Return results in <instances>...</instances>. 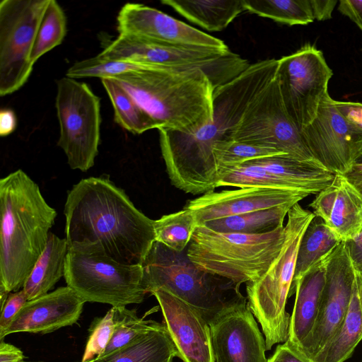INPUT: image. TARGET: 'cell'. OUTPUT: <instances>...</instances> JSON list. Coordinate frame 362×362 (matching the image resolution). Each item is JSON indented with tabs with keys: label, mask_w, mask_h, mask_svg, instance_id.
<instances>
[{
	"label": "cell",
	"mask_w": 362,
	"mask_h": 362,
	"mask_svg": "<svg viewBox=\"0 0 362 362\" xmlns=\"http://www.w3.org/2000/svg\"><path fill=\"white\" fill-rule=\"evenodd\" d=\"M278 59L250 64L228 83L216 88L213 119L194 134L158 129L162 156L170 182L194 195L216 188L219 180L214 146L232 140L249 103L274 78Z\"/></svg>",
	"instance_id": "cell-1"
},
{
	"label": "cell",
	"mask_w": 362,
	"mask_h": 362,
	"mask_svg": "<svg viewBox=\"0 0 362 362\" xmlns=\"http://www.w3.org/2000/svg\"><path fill=\"white\" fill-rule=\"evenodd\" d=\"M64 214L68 250L142 264L156 241L154 220L107 176L84 178L74 185L67 192Z\"/></svg>",
	"instance_id": "cell-2"
},
{
	"label": "cell",
	"mask_w": 362,
	"mask_h": 362,
	"mask_svg": "<svg viewBox=\"0 0 362 362\" xmlns=\"http://www.w3.org/2000/svg\"><path fill=\"white\" fill-rule=\"evenodd\" d=\"M0 289L23 288L44 251L57 213L19 169L0 180Z\"/></svg>",
	"instance_id": "cell-3"
},
{
	"label": "cell",
	"mask_w": 362,
	"mask_h": 362,
	"mask_svg": "<svg viewBox=\"0 0 362 362\" xmlns=\"http://www.w3.org/2000/svg\"><path fill=\"white\" fill-rule=\"evenodd\" d=\"M110 78L153 118L158 129L194 134L213 119L215 89L200 69L149 66Z\"/></svg>",
	"instance_id": "cell-4"
},
{
	"label": "cell",
	"mask_w": 362,
	"mask_h": 362,
	"mask_svg": "<svg viewBox=\"0 0 362 362\" xmlns=\"http://www.w3.org/2000/svg\"><path fill=\"white\" fill-rule=\"evenodd\" d=\"M147 293L163 289L196 309L210 325L246 298L240 284L197 268L187 249L176 252L155 241L142 264Z\"/></svg>",
	"instance_id": "cell-5"
},
{
	"label": "cell",
	"mask_w": 362,
	"mask_h": 362,
	"mask_svg": "<svg viewBox=\"0 0 362 362\" xmlns=\"http://www.w3.org/2000/svg\"><path fill=\"white\" fill-rule=\"evenodd\" d=\"M285 238L284 226L260 234L222 233L199 226L187 255L199 269L240 285L257 281L267 271Z\"/></svg>",
	"instance_id": "cell-6"
},
{
	"label": "cell",
	"mask_w": 362,
	"mask_h": 362,
	"mask_svg": "<svg viewBox=\"0 0 362 362\" xmlns=\"http://www.w3.org/2000/svg\"><path fill=\"white\" fill-rule=\"evenodd\" d=\"M287 216L286 238L281 252L259 279L246 286L247 304L261 325L267 351L288 339L291 315L286 310V305L298 250L303 233L315 216L298 203L290 209Z\"/></svg>",
	"instance_id": "cell-7"
},
{
	"label": "cell",
	"mask_w": 362,
	"mask_h": 362,
	"mask_svg": "<svg viewBox=\"0 0 362 362\" xmlns=\"http://www.w3.org/2000/svg\"><path fill=\"white\" fill-rule=\"evenodd\" d=\"M64 277L86 302L126 306L142 303L147 294L142 264H122L96 252L68 250Z\"/></svg>",
	"instance_id": "cell-8"
},
{
	"label": "cell",
	"mask_w": 362,
	"mask_h": 362,
	"mask_svg": "<svg viewBox=\"0 0 362 362\" xmlns=\"http://www.w3.org/2000/svg\"><path fill=\"white\" fill-rule=\"evenodd\" d=\"M55 107L59 124L57 146L73 170L94 165L100 140V98L89 86L67 76L57 81Z\"/></svg>",
	"instance_id": "cell-9"
},
{
	"label": "cell",
	"mask_w": 362,
	"mask_h": 362,
	"mask_svg": "<svg viewBox=\"0 0 362 362\" xmlns=\"http://www.w3.org/2000/svg\"><path fill=\"white\" fill-rule=\"evenodd\" d=\"M112 54L117 59L144 65L200 69L214 89L232 81L250 65L230 49L170 47L129 36H119L115 40Z\"/></svg>",
	"instance_id": "cell-10"
},
{
	"label": "cell",
	"mask_w": 362,
	"mask_h": 362,
	"mask_svg": "<svg viewBox=\"0 0 362 362\" xmlns=\"http://www.w3.org/2000/svg\"><path fill=\"white\" fill-rule=\"evenodd\" d=\"M49 0L0 2V95L18 90L33 69L30 55Z\"/></svg>",
	"instance_id": "cell-11"
},
{
	"label": "cell",
	"mask_w": 362,
	"mask_h": 362,
	"mask_svg": "<svg viewBox=\"0 0 362 362\" xmlns=\"http://www.w3.org/2000/svg\"><path fill=\"white\" fill-rule=\"evenodd\" d=\"M332 76L323 53L310 44L278 59L275 78L285 110L300 132L315 119Z\"/></svg>",
	"instance_id": "cell-12"
},
{
	"label": "cell",
	"mask_w": 362,
	"mask_h": 362,
	"mask_svg": "<svg viewBox=\"0 0 362 362\" xmlns=\"http://www.w3.org/2000/svg\"><path fill=\"white\" fill-rule=\"evenodd\" d=\"M232 140L273 148L295 158L319 164L288 117L275 76L249 103Z\"/></svg>",
	"instance_id": "cell-13"
},
{
	"label": "cell",
	"mask_w": 362,
	"mask_h": 362,
	"mask_svg": "<svg viewBox=\"0 0 362 362\" xmlns=\"http://www.w3.org/2000/svg\"><path fill=\"white\" fill-rule=\"evenodd\" d=\"M300 133L314 159L334 174L346 172L362 148V129L338 110L329 93L313 121Z\"/></svg>",
	"instance_id": "cell-14"
},
{
	"label": "cell",
	"mask_w": 362,
	"mask_h": 362,
	"mask_svg": "<svg viewBox=\"0 0 362 362\" xmlns=\"http://www.w3.org/2000/svg\"><path fill=\"white\" fill-rule=\"evenodd\" d=\"M356 270L344 242L329 255L322 298L315 327L298 353L312 360L333 338L340 327L350 303Z\"/></svg>",
	"instance_id": "cell-15"
},
{
	"label": "cell",
	"mask_w": 362,
	"mask_h": 362,
	"mask_svg": "<svg viewBox=\"0 0 362 362\" xmlns=\"http://www.w3.org/2000/svg\"><path fill=\"white\" fill-rule=\"evenodd\" d=\"M119 35L161 45L228 50L223 41L150 6L127 3L117 16Z\"/></svg>",
	"instance_id": "cell-16"
},
{
	"label": "cell",
	"mask_w": 362,
	"mask_h": 362,
	"mask_svg": "<svg viewBox=\"0 0 362 362\" xmlns=\"http://www.w3.org/2000/svg\"><path fill=\"white\" fill-rule=\"evenodd\" d=\"M254 317L247 302L209 325L215 362H267L265 339Z\"/></svg>",
	"instance_id": "cell-17"
},
{
	"label": "cell",
	"mask_w": 362,
	"mask_h": 362,
	"mask_svg": "<svg viewBox=\"0 0 362 362\" xmlns=\"http://www.w3.org/2000/svg\"><path fill=\"white\" fill-rule=\"evenodd\" d=\"M308 195L302 192L262 187L211 190L188 201L185 208L192 211L199 226L211 220L281 205H295Z\"/></svg>",
	"instance_id": "cell-18"
},
{
	"label": "cell",
	"mask_w": 362,
	"mask_h": 362,
	"mask_svg": "<svg viewBox=\"0 0 362 362\" xmlns=\"http://www.w3.org/2000/svg\"><path fill=\"white\" fill-rule=\"evenodd\" d=\"M150 294L158 302L177 357L183 362H215L210 326L201 314L165 290Z\"/></svg>",
	"instance_id": "cell-19"
},
{
	"label": "cell",
	"mask_w": 362,
	"mask_h": 362,
	"mask_svg": "<svg viewBox=\"0 0 362 362\" xmlns=\"http://www.w3.org/2000/svg\"><path fill=\"white\" fill-rule=\"evenodd\" d=\"M85 303L68 286L28 300L0 337V341L13 333L45 334L73 325L80 318Z\"/></svg>",
	"instance_id": "cell-20"
},
{
	"label": "cell",
	"mask_w": 362,
	"mask_h": 362,
	"mask_svg": "<svg viewBox=\"0 0 362 362\" xmlns=\"http://www.w3.org/2000/svg\"><path fill=\"white\" fill-rule=\"evenodd\" d=\"M310 206L342 242L353 238L362 228V195L341 174H335Z\"/></svg>",
	"instance_id": "cell-21"
},
{
	"label": "cell",
	"mask_w": 362,
	"mask_h": 362,
	"mask_svg": "<svg viewBox=\"0 0 362 362\" xmlns=\"http://www.w3.org/2000/svg\"><path fill=\"white\" fill-rule=\"evenodd\" d=\"M329 255L311 267L296 285V299L290 318L288 337L284 342L295 353H298L310 336L317 322Z\"/></svg>",
	"instance_id": "cell-22"
},
{
	"label": "cell",
	"mask_w": 362,
	"mask_h": 362,
	"mask_svg": "<svg viewBox=\"0 0 362 362\" xmlns=\"http://www.w3.org/2000/svg\"><path fill=\"white\" fill-rule=\"evenodd\" d=\"M362 340V274L356 271L345 317L333 338L312 362H344Z\"/></svg>",
	"instance_id": "cell-23"
},
{
	"label": "cell",
	"mask_w": 362,
	"mask_h": 362,
	"mask_svg": "<svg viewBox=\"0 0 362 362\" xmlns=\"http://www.w3.org/2000/svg\"><path fill=\"white\" fill-rule=\"evenodd\" d=\"M175 347L163 323L131 343L91 362H173Z\"/></svg>",
	"instance_id": "cell-24"
},
{
	"label": "cell",
	"mask_w": 362,
	"mask_h": 362,
	"mask_svg": "<svg viewBox=\"0 0 362 362\" xmlns=\"http://www.w3.org/2000/svg\"><path fill=\"white\" fill-rule=\"evenodd\" d=\"M67 252L66 239L49 232L46 247L23 286L28 300L48 293L64 276Z\"/></svg>",
	"instance_id": "cell-25"
},
{
	"label": "cell",
	"mask_w": 362,
	"mask_h": 362,
	"mask_svg": "<svg viewBox=\"0 0 362 362\" xmlns=\"http://www.w3.org/2000/svg\"><path fill=\"white\" fill-rule=\"evenodd\" d=\"M160 2L209 31L223 30L245 11L243 0H162Z\"/></svg>",
	"instance_id": "cell-26"
},
{
	"label": "cell",
	"mask_w": 362,
	"mask_h": 362,
	"mask_svg": "<svg viewBox=\"0 0 362 362\" xmlns=\"http://www.w3.org/2000/svg\"><path fill=\"white\" fill-rule=\"evenodd\" d=\"M341 242L320 217L313 218L299 244L289 297L295 293L300 279L315 264L330 255Z\"/></svg>",
	"instance_id": "cell-27"
},
{
	"label": "cell",
	"mask_w": 362,
	"mask_h": 362,
	"mask_svg": "<svg viewBox=\"0 0 362 362\" xmlns=\"http://www.w3.org/2000/svg\"><path fill=\"white\" fill-rule=\"evenodd\" d=\"M293 205L285 204L219 219L201 226L222 233L260 234L284 226V221Z\"/></svg>",
	"instance_id": "cell-28"
},
{
	"label": "cell",
	"mask_w": 362,
	"mask_h": 362,
	"mask_svg": "<svg viewBox=\"0 0 362 362\" xmlns=\"http://www.w3.org/2000/svg\"><path fill=\"white\" fill-rule=\"evenodd\" d=\"M101 82L110 99L114 110V119L118 125L133 134L158 129V125L153 118L115 80L103 78Z\"/></svg>",
	"instance_id": "cell-29"
},
{
	"label": "cell",
	"mask_w": 362,
	"mask_h": 362,
	"mask_svg": "<svg viewBox=\"0 0 362 362\" xmlns=\"http://www.w3.org/2000/svg\"><path fill=\"white\" fill-rule=\"evenodd\" d=\"M246 11L288 25L314 21L310 0H243Z\"/></svg>",
	"instance_id": "cell-30"
},
{
	"label": "cell",
	"mask_w": 362,
	"mask_h": 362,
	"mask_svg": "<svg viewBox=\"0 0 362 362\" xmlns=\"http://www.w3.org/2000/svg\"><path fill=\"white\" fill-rule=\"evenodd\" d=\"M153 226L156 242L182 252L188 247L198 225L192 211L184 208L154 220Z\"/></svg>",
	"instance_id": "cell-31"
},
{
	"label": "cell",
	"mask_w": 362,
	"mask_h": 362,
	"mask_svg": "<svg viewBox=\"0 0 362 362\" xmlns=\"http://www.w3.org/2000/svg\"><path fill=\"white\" fill-rule=\"evenodd\" d=\"M67 20L61 6L55 0H49L45 11L30 55L35 62L45 54L61 45L66 35Z\"/></svg>",
	"instance_id": "cell-32"
},
{
	"label": "cell",
	"mask_w": 362,
	"mask_h": 362,
	"mask_svg": "<svg viewBox=\"0 0 362 362\" xmlns=\"http://www.w3.org/2000/svg\"><path fill=\"white\" fill-rule=\"evenodd\" d=\"M111 308L115 323L114 332L103 354L99 357L104 356L131 343L158 324L154 320L139 317L135 310L128 309L126 306Z\"/></svg>",
	"instance_id": "cell-33"
},
{
	"label": "cell",
	"mask_w": 362,
	"mask_h": 362,
	"mask_svg": "<svg viewBox=\"0 0 362 362\" xmlns=\"http://www.w3.org/2000/svg\"><path fill=\"white\" fill-rule=\"evenodd\" d=\"M213 151L218 172L247 161L285 154L273 148L233 140L217 144Z\"/></svg>",
	"instance_id": "cell-34"
},
{
	"label": "cell",
	"mask_w": 362,
	"mask_h": 362,
	"mask_svg": "<svg viewBox=\"0 0 362 362\" xmlns=\"http://www.w3.org/2000/svg\"><path fill=\"white\" fill-rule=\"evenodd\" d=\"M148 65L134 62L112 59L100 53L93 57L75 62L71 66L66 76L74 79L87 77H98L100 79L110 78L129 71H136Z\"/></svg>",
	"instance_id": "cell-35"
},
{
	"label": "cell",
	"mask_w": 362,
	"mask_h": 362,
	"mask_svg": "<svg viewBox=\"0 0 362 362\" xmlns=\"http://www.w3.org/2000/svg\"><path fill=\"white\" fill-rule=\"evenodd\" d=\"M114 328L112 308L104 316L93 320L81 362L92 361L103 354L112 337Z\"/></svg>",
	"instance_id": "cell-36"
},
{
	"label": "cell",
	"mask_w": 362,
	"mask_h": 362,
	"mask_svg": "<svg viewBox=\"0 0 362 362\" xmlns=\"http://www.w3.org/2000/svg\"><path fill=\"white\" fill-rule=\"evenodd\" d=\"M28 301L27 295L23 288L8 294L4 305L1 308L0 337L3 335L17 313Z\"/></svg>",
	"instance_id": "cell-37"
},
{
	"label": "cell",
	"mask_w": 362,
	"mask_h": 362,
	"mask_svg": "<svg viewBox=\"0 0 362 362\" xmlns=\"http://www.w3.org/2000/svg\"><path fill=\"white\" fill-rule=\"evenodd\" d=\"M338 11L356 24L362 32V0H340Z\"/></svg>",
	"instance_id": "cell-38"
},
{
	"label": "cell",
	"mask_w": 362,
	"mask_h": 362,
	"mask_svg": "<svg viewBox=\"0 0 362 362\" xmlns=\"http://www.w3.org/2000/svg\"><path fill=\"white\" fill-rule=\"evenodd\" d=\"M344 243L354 269L362 274V228L356 235Z\"/></svg>",
	"instance_id": "cell-39"
},
{
	"label": "cell",
	"mask_w": 362,
	"mask_h": 362,
	"mask_svg": "<svg viewBox=\"0 0 362 362\" xmlns=\"http://www.w3.org/2000/svg\"><path fill=\"white\" fill-rule=\"evenodd\" d=\"M334 103L347 119L362 129V103L334 100Z\"/></svg>",
	"instance_id": "cell-40"
},
{
	"label": "cell",
	"mask_w": 362,
	"mask_h": 362,
	"mask_svg": "<svg viewBox=\"0 0 362 362\" xmlns=\"http://www.w3.org/2000/svg\"><path fill=\"white\" fill-rule=\"evenodd\" d=\"M337 0H310L314 19L325 21L332 18Z\"/></svg>",
	"instance_id": "cell-41"
},
{
	"label": "cell",
	"mask_w": 362,
	"mask_h": 362,
	"mask_svg": "<svg viewBox=\"0 0 362 362\" xmlns=\"http://www.w3.org/2000/svg\"><path fill=\"white\" fill-rule=\"evenodd\" d=\"M267 362H310L295 352H293L285 343L276 346L274 353Z\"/></svg>",
	"instance_id": "cell-42"
},
{
	"label": "cell",
	"mask_w": 362,
	"mask_h": 362,
	"mask_svg": "<svg viewBox=\"0 0 362 362\" xmlns=\"http://www.w3.org/2000/svg\"><path fill=\"white\" fill-rule=\"evenodd\" d=\"M17 127V118L11 109H2L0 112V135L6 136L13 133Z\"/></svg>",
	"instance_id": "cell-43"
},
{
	"label": "cell",
	"mask_w": 362,
	"mask_h": 362,
	"mask_svg": "<svg viewBox=\"0 0 362 362\" xmlns=\"http://www.w3.org/2000/svg\"><path fill=\"white\" fill-rule=\"evenodd\" d=\"M24 359L23 351L13 344L0 341V362H21Z\"/></svg>",
	"instance_id": "cell-44"
},
{
	"label": "cell",
	"mask_w": 362,
	"mask_h": 362,
	"mask_svg": "<svg viewBox=\"0 0 362 362\" xmlns=\"http://www.w3.org/2000/svg\"><path fill=\"white\" fill-rule=\"evenodd\" d=\"M341 175L362 195V161L355 162L346 172Z\"/></svg>",
	"instance_id": "cell-45"
},
{
	"label": "cell",
	"mask_w": 362,
	"mask_h": 362,
	"mask_svg": "<svg viewBox=\"0 0 362 362\" xmlns=\"http://www.w3.org/2000/svg\"><path fill=\"white\" fill-rule=\"evenodd\" d=\"M361 161H362V148L361 150L358 157L357 158V159L356 160L355 162H361Z\"/></svg>",
	"instance_id": "cell-46"
},
{
	"label": "cell",
	"mask_w": 362,
	"mask_h": 362,
	"mask_svg": "<svg viewBox=\"0 0 362 362\" xmlns=\"http://www.w3.org/2000/svg\"><path fill=\"white\" fill-rule=\"evenodd\" d=\"M21 362H42V361H21Z\"/></svg>",
	"instance_id": "cell-47"
},
{
	"label": "cell",
	"mask_w": 362,
	"mask_h": 362,
	"mask_svg": "<svg viewBox=\"0 0 362 362\" xmlns=\"http://www.w3.org/2000/svg\"><path fill=\"white\" fill-rule=\"evenodd\" d=\"M87 362H91V361H87Z\"/></svg>",
	"instance_id": "cell-48"
}]
</instances>
